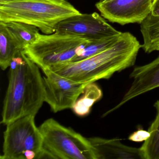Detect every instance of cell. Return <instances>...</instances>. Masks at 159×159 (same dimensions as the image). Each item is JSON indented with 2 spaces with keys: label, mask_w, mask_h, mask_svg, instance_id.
<instances>
[{
  "label": "cell",
  "mask_w": 159,
  "mask_h": 159,
  "mask_svg": "<svg viewBox=\"0 0 159 159\" xmlns=\"http://www.w3.org/2000/svg\"><path fill=\"white\" fill-rule=\"evenodd\" d=\"M39 66L21 50L10 66L9 85L3 102L1 123L28 115L36 116L43 102L45 91Z\"/></svg>",
  "instance_id": "1"
},
{
  "label": "cell",
  "mask_w": 159,
  "mask_h": 159,
  "mask_svg": "<svg viewBox=\"0 0 159 159\" xmlns=\"http://www.w3.org/2000/svg\"><path fill=\"white\" fill-rule=\"evenodd\" d=\"M140 48L141 44L134 35L130 32H122L119 40L105 51L81 61L48 69L82 83L108 80L115 72L134 66Z\"/></svg>",
  "instance_id": "2"
},
{
  "label": "cell",
  "mask_w": 159,
  "mask_h": 159,
  "mask_svg": "<svg viewBox=\"0 0 159 159\" xmlns=\"http://www.w3.org/2000/svg\"><path fill=\"white\" fill-rule=\"evenodd\" d=\"M80 14L66 0H17L0 3V22L29 24L44 34L55 33L61 21Z\"/></svg>",
  "instance_id": "3"
},
{
  "label": "cell",
  "mask_w": 159,
  "mask_h": 159,
  "mask_svg": "<svg viewBox=\"0 0 159 159\" xmlns=\"http://www.w3.org/2000/svg\"><path fill=\"white\" fill-rule=\"evenodd\" d=\"M39 127L43 137L42 158L96 159L87 138L51 118Z\"/></svg>",
  "instance_id": "4"
},
{
  "label": "cell",
  "mask_w": 159,
  "mask_h": 159,
  "mask_svg": "<svg viewBox=\"0 0 159 159\" xmlns=\"http://www.w3.org/2000/svg\"><path fill=\"white\" fill-rule=\"evenodd\" d=\"M90 41L77 35L39 33L36 40L26 47L24 51L43 70L72 63Z\"/></svg>",
  "instance_id": "5"
},
{
  "label": "cell",
  "mask_w": 159,
  "mask_h": 159,
  "mask_svg": "<svg viewBox=\"0 0 159 159\" xmlns=\"http://www.w3.org/2000/svg\"><path fill=\"white\" fill-rule=\"evenodd\" d=\"M35 117L25 116L6 125L1 159L42 158L43 137Z\"/></svg>",
  "instance_id": "6"
},
{
  "label": "cell",
  "mask_w": 159,
  "mask_h": 159,
  "mask_svg": "<svg viewBox=\"0 0 159 159\" xmlns=\"http://www.w3.org/2000/svg\"><path fill=\"white\" fill-rule=\"evenodd\" d=\"M43 71L45 75L43 77L45 102L55 113L72 109L89 84L74 81L48 69Z\"/></svg>",
  "instance_id": "7"
},
{
  "label": "cell",
  "mask_w": 159,
  "mask_h": 159,
  "mask_svg": "<svg viewBox=\"0 0 159 159\" xmlns=\"http://www.w3.org/2000/svg\"><path fill=\"white\" fill-rule=\"evenodd\" d=\"M55 33L82 36L90 40L101 39L120 35L97 12L81 14L61 21L57 26Z\"/></svg>",
  "instance_id": "8"
},
{
  "label": "cell",
  "mask_w": 159,
  "mask_h": 159,
  "mask_svg": "<svg viewBox=\"0 0 159 159\" xmlns=\"http://www.w3.org/2000/svg\"><path fill=\"white\" fill-rule=\"evenodd\" d=\"M153 0H100L95 4L105 19L124 25L141 24L151 13Z\"/></svg>",
  "instance_id": "9"
},
{
  "label": "cell",
  "mask_w": 159,
  "mask_h": 159,
  "mask_svg": "<svg viewBox=\"0 0 159 159\" xmlns=\"http://www.w3.org/2000/svg\"><path fill=\"white\" fill-rule=\"evenodd\" d=\"M133 82L120 102L104 114L107 116L139 96L159 87V56L151 63L137 66L130 75Z\"/></svg>",
  "instance_id": "10"
},
{
  "label": "cell",
  "mask_w": 159,
  "mask_h": 159,
  "mask_svg": "<svg viewBox=\"0 0 159 159\" xmlns=\"http://www.w3.org/2000/svg\"><path fill=\"white\" fill-rule=\"evenodd\" d=\"M93 150L96 159H144L140 148L124 145L117 139L87 138Z\"/></svg>",
  "instance_id": "11"
},
{
  "label": "cell",
  "mask_w": 159,
  "mask_h": 159,
  "mask_svg": "<svg viewBox=\"0 0 159 159\" xmlns=\"http://www.w3.org/2000/svg\"><path fill=\"white\" fill-rule=\"evenodd\" d=\"M4 22H0V66L2 70L10 67L16 54L24 50Z\"/></svg>",
  "instance_id": "12"
},
{
  "label": "cell",
  "mask_w": 159,
  "mask_h": 159,
  "mask_svg": "<svg viewBox=\"0 0 159 159\" xmlns=\"http://www.w3.org/2000/svg\"><path fill=\"white\" fill-rule=\"evenodd\" d=\"M82 94L77 99L72 108L76 115L81 117L90 113L93 105L102 98L103 93L99 86L93 82L85 86Z\"/></svg>",
  "instance_id": "13"
},
{
  "label": "cell",
  "mask_w": 159,
  "mask_h": 159,
  "mask_svg": "<svg viewBox=\"0 0 159 159\" xmlns=\"http://www.w3.org/2000/svg\"><path fill=\"white\" fill-rule=\"evenodd\" d=\"M140 25L143 39L141 48L146 53L152 52L154 46L159 43V17L150 13Z\"/></svg>",
  "instance_id": "14"
},
{
  "label": "cell",
  "mask_w": 159,
  "mask_h": 159,
  "mask_svg": "<svg viewBox=\"0 0 159 159\" xmlns=\"http://www.w3.org/2000/svg\"><path fill=\"white\" fill-rule=\"evenodd\" d=\"M154 107L156 116L148 130L150 136L140 148L144 159H159V100L154 103Z\"/></svg>",
  "instance_id": "15"
},
{
  "label": "cell",
  "mask_w": 159,
  "mask_h": 159,
  "mask_svg": "<svg viewBox=\"0 0 159 159\" xmlns=\"http://www.w3.org/2000/svg\"><path fill=\"white\" fill-rule=\"evenodd\" d=\"M4 23L24 50L36 40L39 33L38 27L29 24L18 22Z\"/></svg>",
  "instance_id": "16"
},
{
  "label": "cell",
  "mask_w": 159,
  "mask_h": 159,
  "mask_svg": "<svg viewBox=\"0 0 159 159\" xmlns=\"http://www.w3.org/2000/svg\"><path fill=\"white\" fill-rule=\"evenodd\" d=\"M121 34L101 39L90 40L78 53L73 62L84 60L105 51L111 47L119 40Z\"/></svg>",
  "instance_id": "17"
},
{
  "label": "cell",
  "mask_w": 159,
  "mask_h": 159,
  "mask_svg": "<svg viewBox=\"0 0 159 159\" xmlns=\"http://www.w3.org/2000/svg\"><path fill=\"white\" fill-rule=\"evenodd\" d=\"M150 136V134L148 131L139 129L131 134L128 137V139L134 142H142L148 139Z\"/></svg>",
  "instance_id": "18"
},
{
  "label": "cell",
  "mask_w": 159,
  "mask_h": 159,
  "mask_svg": "<svg viewBox=\"0 0 159 159\" xmlns=\"http://www.w3.org/2000/svg\"><path fill=\"white\" fill-rule=\"evenodd\" d=\"M151 14L154 16L159 17V0H153Z\"/></svg>",
  "instance_id": "19"
},
{
  "label": "cell",
  "mask_w": 159,
  "mask_h": 159,
  "mask_svg": "<svg viewBox=\"0 0 159 159\" xmlns=\"http://www.w3.org/2000/svg\"><path fill=\"white\" fill-rule=\"evenodd\" d=\"M15 1H17V0H0V3H7V2Z\"/></svg>",
  "instance_id": "20"
},
{
  "label": "cell",
  "mask_w": 159,
  "mask_h": 159,
  "mask_svg": "<svg viewBox=\"0 0 159 159\" xmlns=\"http://www.w3.org/2000/svg\"><path fill=\"white\" fill-rule=\"evenodd\" d=\"M154 51H159V43L156 44V45L154 46L153 49H152V52H154Z\"/></svg>",
  "instance_id": "21"
},
{
  "label": "cell",
  "mask_w": 159,
  "mask_h": 159,
  "mask_svg": "<svg viewBox=\"0 0 159 159\" xmlns=\"http://www.w3.org/2000/svg\"><path fill=\"white\" fill-rule=\"evenodd\" d=\"M106 1H117V0H106Z\"/></svg>",
  "instance_id": "22"
}]
</instances>
